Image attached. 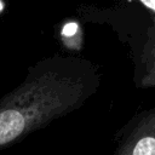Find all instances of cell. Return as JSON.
<instances>
[{
	"label": "cell",
	"instance_id": "cell-2",
	"mask_svg": "<svg viewBox=\"0 0 155 155\" xmlns=\"http://www.w3.org/2000/svg\"><path fill=\"white\" fill-rule=\"evenodd\" d=\"M113 155H155V109L134 116L117 134Z\"/></svg>",
	"mask_w": 155,
	"mask_h": 155
},
{
	"label": "cell",
	"instance_id": "cell-4",
	"mask_svg": "<svg viewBox=\"0 0 155 155\" xmlns=\"http://www.w3.org/2000/svg\"><path fill=\"white\" fill-rule=\"evenodd\" d=\"M5 7H6V4H5V1H4V0H0V15L4 12Z\"/></svg>",
	"mask_w": 155,
	"mask_h": 155
},
{
	"label": "cell",
	"instance_id": "cell-1",
	"mask_svg": "<svg viewBox=\"0 0 155 155\" xmlns=\"http://www.w3.org/2000/svg\"><path fill=\"white\" fill-rule=\"evenodd\" d=\"M98 87L97 68L85 58L56 53L40 59L0 98V150L80 109Z\"/></svg>",
	"mask_w": 155,
	"mask_h": 155
},
{
	"label": "cell",
	"instance_id": "cell-3",
	"mask_svg": "<svg viewBox=\"0 0 155 155\" xmlns=\"http://www.w3.org/2000/svg\"><path fill=\"white\" fill-rule=\"evenodd\" d=\"M140 2L144 4L147 7H149V8L155 11V0H140Z\"/></svg>",
	"mask_w": 155,
	"mask_h": 155
}]
</instances>
